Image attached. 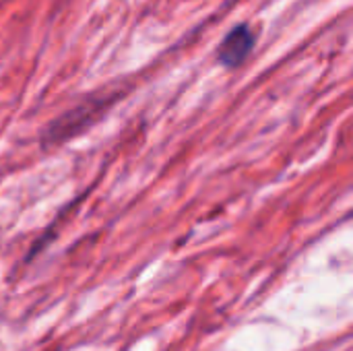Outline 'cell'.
Returning <instances> with one entry per match:
<instances>
[{"label":"cell","instance_id":"2","mask_svg":"<svg viewBox=\"0 0 353 351\" xmlns=\"http://www.w3.org/2000/svg\"><path fill=\"white\" fill-rule=\"evenodd\" d=\"M254 43H256V31L248 23H240L221 39L217 48V60L225 68H238L252 54Z\"/></svg>","mask_w":353,"mask_h":351},{"label":"cell","instance_id":"1","mask_svg":"<svg viewBox=\"0 0 353 351\" xmlns=\"http://www.w3.org/2000/svg\"><path fill=\"white\" fill-rule=\"evenodd\" d=\"M114 97H91V99H85L81 106L72 108L70 112H66L64 116H60L46 132V139L50 143H60L64 139H70L74 137L77 132H81L85 126H89L103 110L108 103H112Z\"/></svg>","mask_w":353,"mask_h":351}]
</instances>
